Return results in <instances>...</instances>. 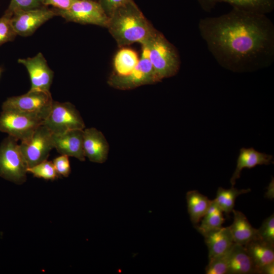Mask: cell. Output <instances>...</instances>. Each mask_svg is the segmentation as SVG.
<instances>
[{
	"mask_svg": "<svg viewBox=\"0 0 274 274\" xmlns=\"http://www.w3.org/2000/svg\"><path fill=\"white\" fill-rule=\"evenodd\" d=\"M202 39L217 62L234 72L255 71L274 60V26L265 14L233 8L201 19Z\"/></svg>",
	"mask_w": 274,
	"mask_h": 274,
	"instance_id": "6da1fadb",
	"label": "cell"
},
{
	"mask_svg": "<svg viewBox=\"0 0 274 274\" xmlns=\"http://www.w3.org/2000/svg\"><path fill=\"white\" fill-rule=\"evenodd\" d=\"M107 28L118 46L146 44L156 29L133 0L115 9L109 16Z\"/></svg>",
	"mask_w": 274,
	"mask_h": 274,
	"instance_id": "7a4b0ae2",
	"label": "cell"
},
{
	"mask_svg": "<svg viewBox=\"0 0 274 274\" xmlns=\"http://www.w3.org/2000/svg\"><path fill=\"white\" fill-rule=\"evenodd\" d=\"M142 46L147 48L149 59L159 81L178 73L181 61L178 51L162 33L156 30Z\"/></svg>",
	"mask_w": 274,
	"mask_h": 274,
	"instance_id": "3957f363",
	"label": "cell"
},
{
	"mask_svg": "<svg viewBox=\"0 0 274 274\" xmlns=\"http://www.w3.org/2000/svg\"><path fill=\"white\" fill-rule=\"evenodd\" d=\"M16 139L9 135L0 145V177L17 184L26 180L28 168Z\"/></svg>",
	"mask_w": 274,
	"mask_h": 274,
	"instance_id": "277c9868",
	"label": "cell"
},
{
	"mask_svg": "<svg viewBox=\"0 0 274 274\" xmlns=\"http://www.w3.org/2000/svg\"><path fill=\"white\" fill-rule=\"evenodd\" d=\"M53 100L50 91L29 90L26 93L8 98L2 105V110L19 111L43 121L51 110Z\"/></svg>",
	"mask_w": 274,
	"mask_h": 274,
	"instance_id": "5b68a950",
	"label": "cell"
},
{
	"mask_svg": "<svg viewBox=\"0 0 274 274\" xmlns=\"http://www.w3.org/2000/svg\"><path fill=\"white\" fill-rule=\"evenodd\" d=\"M43 124L54 134H61L72 130H83L85 127L79 112L74 105L69 102L54 100Z\"/></svg>",
	"mask_w": 274,
	"mask_h": 274,
	"instance_id": "8992f818",
	"label": "cell"
},
{
	"mask_svg": "<svg viewBox=\"0 0 274 274\" xmlns=\"http://www.w3.org/2000/svg\"><path fill=\"white\" fill-rule=\"evenodd\" d=\"M59 15L68 22L93 24L107 27L109 17L98 1L76 0L66 10L53 9Z\"/></svg>",
	"mask_w": 274,
	"mask_h": 274,
	"instance_id": "52a82bcc",
	"label": "cell"
},
{
	"mask_svg": "<svg viewBox=\"0 0 274 274\" xmlns=\"http://www.w3.org/2000/svg\"><path fill=\"white\" fill-rule=\"evenodd\" d=\"M160 82L149 59L147 48L142 47V56L134 69L128 75L113 74L108 79L109 85L117 89L130 90Z\"/></svg>",
	"mask_w": 274,
	"mask_h": 274,
	"instance_id": "ba28073f",
	"label": "cell"
},
{
	"mask_svg": "<svg viewBox=\"0 0 274 274\" xmlns=\"http://www.w3.org/2000/svg\"><path fill=\"white\" fill-rule=\"evenodd\" d=\"M44 121L19 111L2 110L0 115V131L21 142L28 139Z\"/></svg>",
	"mask_w": 274,
	"mask_h": 274,
	"instance_id": "9c48e42d",
	"label": "cell"
},
{
	"mask_svg": "<svg viewBox=\"0 0 274 274\" xmlns=\"http://www.w3.org/2000/svg\"><path fill=\"white\" fill-rule=\"evenodd\" d=\"M20 150L28 167L46 160L54 148L53 133L41 125L27 140L21 142Z\"/></svg>",
	"mask_w": 274,
	"mask_h": 274,
	"instance_id": "30bf717a",
	"label": "cell"
},
{
	"mask_svg": "<svg viewBox=\"0 0 274 274\" xmlns=\"http://www.w3.org/2000/svg\"><path fill=\"white\" fill-rule=\"evenodd\" d=\"M54 9L40 8L14 13L11 18L17 35L27 37L32 35L42 24L56 16Z\"/></svg>",
	"mask_w": 274,
	"mask_h": 274,
	"instance_id": "8fae6325",
	"label": "cell"
},
{
	"mask_svg": "<svg viewBox=\"0 0 274 274\" xmlns=\"http://www.w3.org/2000/svg\"><path fill=\"white\" fill-rule=\"evenodd\" d=\"M27 69L31 81L30 90L50 91L54 73L41 53L32 57L18 59Z\"/></svg>",
	"mask_w": 274,
	"mask_h": 274,
	"instance_id": "7c38bea8",
	"label": "cell"
},
{
	"mask_svg": "<svg viewBox=\"0 0 274 274\" xmlns=\"http://www.w3.org/2000/svg\"><path fill=\"white\" fill-rule=\"evenodd\" d=\"M83 147L85 157L90 161L102 163L107 160L109 145L102 133L96 128L84 129Z\"/></svg>",
	"mask_w": 274,
	"mask_h": 274,
	"instance_id": "4fadbf2b",
	"label": "cell"
},
{
	"mask_svg": "<svg viewBox=\"0 0 274 274\" xmlns=\"http://www.w3.org/2000/svg\"><path fill=\"white\" fill-rule=\"evenodd\" d=\"M83 130H72L61 134H53L54 148L61 155L74 157L81 161H85Z\"/></svg>",
	"mask_w": 274,
	"mask_h": 274,
	"instance_id": "5bb4252c",
	"label": "cell"
},
{
	"mask_svg": "<svg viewBox=\"0 0 274 274\" xmlns=\"http://www.w3.org/2000/svg\"><path fill=\"white\" fill-rule=\"evenodd\" d=\"M201 8L206 12L211 11L220 3H227L233 8L245 11L266 14L274 8V0H197Z\"/></svg>",
	"mask_w": 274,
	"mask_h": 274,
	"instance_id": "9a60e30c",
	"label": "cell"
},
{
	"mask_svg": "<svg viewBox=\"0 0 274 274\" xmlns=\"http://www.w3.org/2000/svg\"><path fill=\"white\" fill-rule=\"evenodd\" d=\"M203 236L208 249L209 260L227 253L234 244L229 227H222Z\"/></svg>",
	"mask_w": 274,
	"mask_h": 274,
	"instance_id": "2e32d148",
	"label": "cell"
},
{
	"mask_svg": "<svg viewBox=\"0 0 274 274\" xmlns=\"http://www.w3.org/2000/svg\"><path fill=\"white\" fill-rule=\"evenodd\" d=\"M273 156L255 150L253 148H242L237 160L236 168L231 177L230 182L232 186L240 178L241 173L244 168H251L258 165H268L272 162Z\"/></svg>",
	"mask_w": 274,
	"mask_h": 274,
	"instance_id": "e0dca14e",
	"label": "cell"
},
{
	"mask_svg": "<svg viewBox=\"0 0 274 274\" xmlns=\"http://www.w3.org/2000/svg\"><path fill=\"white\" fill-rule=\"evenodd\" d=\"M252 273L257 271L245 247L234 243L229 254L227 274Z\"/></svg>",
	"mask_w": 274,
	"mask_h": 274,
	"instance_id": "ac0fdd59",
	"label": "cell"
},
{
	"mask_svg": "<svg viewBox=\"0 0 274 274\" xmlns=\"http://www.w3.org/2000/svg\"><path fill=\"white\" fill-rule=\"evenodd\" d=\"M232 212L234 220L229 228L234 243L244 246L258 238L257 229L251 225L245 215L239 211L233 210Z\"/></svg>",
	"mask_w": 274,
	"mask_h": 274,
	"instance_id": "d6986e66",
	"label": "cell"
},
{
	"mask_svg": "<svg viewBox=\"0 0 274 274\" xmlns=\"http://www.w3.org/2000/svg\"><path fill=\"white\" fill-rule=\"evenodd\" d=\"M244 247L255 265L257 273H260L262 267L274 262V244L257 238L250 242Z\"/></svg>",
	"mask_w": 274,
	"mask_h": 274,
	"instance_id": "ffe728a7",
	"label": "cell"
},
{
	"mask_svg": "<svg viewBox=\"0 0 274 274\" xmlns=\"http://www.w3.org/2000/svg\"><path fill=\"white\" fill-rule=\"evenodd\" d=\"M186 201L190 220L195 228L207 213L212 200L197 190H191L186 193Z\"/></svg>",
	"mask_w": 274,
	"mask_h": 274,
	"instance_id": "44dd1931",
	"label": "cell"
},
{
	"mask_svg": "<svg viewBox=\"0 0 274 274\" xmlns=\"http://www.w3.org/2000/svg\"><path fill=\"white\" fill-rule=\"evenodd\" d=\"M139 59L137 53L134 50L127 48H122L114 57V74L119 76L129 74L136 66Z\"/></svg>",
	"mask_w": 274,
	"mask_h": 274,
	"instance_id": "7402d4cb",
	"label": "cell"
},
{
	"mask_svg": "<svg viewBox=\"0 0 274 274\" xmlns=\"http://www.w3.org/2000/svg\"><path fill=\"white\" fill-rule=\"evenodd\" d=\"M224 221L223 212L214 199L202 217L200 224L195 228L203 235L210 231L221 228Z\"/></svg>",
	"mask_w": 274,
	"mask_h": 274,
	"instance_id": "603a6c76",
	"label": "cell"
},
{
	"mask_svg": "<svg viewBox=\"0 0 274 274\" xmlns=\"http://www.w3.org/2000/svg\"><path fill=\"white\" fill-rule=\"evenodd\" d=\"M250 191V189L239 190L234 188V186H232L230 188L227 189L219 187L214 200L222 212L228 215L233 210L236 197L239 195Z\"/></svg>",
	"mask_w": 274,
	"mask_h": 274,
	"instance_id": "cb8c5ba5",
	"label": "cell"
},
{
	"mask_svg": "<svg viewBox=\"0 0 274 274\" xmlns=\"http://www.w3.org/2000/svg\"><path fill=\"white\" fill-rule=\"evenodd\" d=\"M27 172L31 173L35 177L45 180H54L59 177L53 162L47 160L28 167Z\"/></svg>",
	"mask_w": 274,
	"mask_h": 274,
	"instance_id": "d4e9b609",
	"label": "cell"
},
{
	"mask_svg": "<svg viewBox=\"0 0 274 274\" xmlns=\"http://www.w3.org/2000/svg\"><path fill=\"white\" fill-rule=\"evenodd\" d=\"M43 6V0H11L5 13L12 17L15 13L37 9Z\"/></svg>",
	"mask_w": 274,
	"mask_h": 274,
	"instance_id": "484cf974",
	"label": "cell"
},
{
	"mask_svg": "<svg viewBox=\"0 0 274 274\" xmlns=\"http://www.w3.org/2000/svg\"><path fill=\"white\" fill-rule=\"evenodd\" d=\"M231 249L227 253L209 260V264L206 267V273L227 274Z\"/></svg>",
	"mask_w": 274,
	"mask_h": 274,
	"instance_id": "4316f807",
	"label": "cell"
},
{
	"mask_svg": "<svg viewBox=\"0 0 274 274\" xmlns=\"http://www.w3.org/2000/svg\"><path fill=\"white\" fill-rule=\"evenodd\" d=\"M11 16L4 13L0 18V46L14 40L17 34L11 21Z\"/></svg>",
	"mask_w": 274,
	"mask_h": 274,
	"instance_id": "83f0119b",
	"label": "cell"
},
{
	"mask_svg": "<svg viewBox=\"0 0 274 274\" xmlns=\"http://www.w3.org/2000/svg\"><path fill=\"white\" fill-rule=\"evenodd\" d=\"M259 239L274 244V216L273 214L266 218L261 226L257 229Z\"/></svg>",
	"mask_w": 274,
	"mask_h": 274,
	"instance_id": "f1b7e54d",
	"label": "cell"
},
{
	"mask_svg": "<svg viewBox=\"0 0 274 274\" xmlns=\"http://www.w3.org/2000/svg\"><path fill=\"white\" fill-rule=\"evenodd\" d=\"M53 163L59 176L67 177L71 171L68 156L65 155H61L55 158Z\"/></svg>",
	"mask_w": 274,
	"mask_h": 274,
	"instance_id": "f546056e",
	"label": "cell"
},
{
	"mask_svg": "<svg viewBox=\"0 0 274 274\" xmlns=\"http://www.w3.org/2000/svg\"><path fill=\"white\" fill-rule=\"evenodd\" d=\"M130 0H98L106 14L109 16L117 8Z\"/></svg>",
	"mask_w": 274,
	"mask_h": 274,
	"instance_id": "4dcf8cb0",
	"label": "cell"
},
{
	"mask_svg": "<svg viewBox=\"0 0 274 274\" xmlns=\"http://www.w3.org/2000/svg\"><path fill=\"white\" fill-rule=\"evenodd\" d=\"M76 0H43L44 6H52L59 10L68 9Z\"/></svg>",
	"mask_w": 274,
	"mask_h": 274,
	"instance_id": "1f68e13d",
	"label": "cell"
},
{
	"mask_svg": "<svg viewBox=\"0 0 274 274\" xmlns=\"http://www.w3.org/2000/svg\"><path fill=\"white\" fill-rule=\"evenodd\" d=\"M274 262L266 264L260 270V274H273Z\"/></svg>",
	"mask_w": 274,
	"mask_h": 274,
	"instance_id": "d6a6232c",
	"label": "cell"
},
{
	"mask_svg": "<svg viewBox=\"0 0 274 274\" xmlns=\"http://www.w3.org/2000/svg\"><path fill=\"white\" fill-rule=\"evenodd\" d=\"M273 179H271L270 183L267 187V191L265 194V197L268 199H273L274 198V183Z\"/></svg>",
	"mask_w": 274,
	"mask_h": 274,
	"instance_id": "836d02e7",
	"label": "cell"
},
{
	"mask_svg": "<svg viewBox=\"0 0 274 274\" xmlns=\"http://www.w3.org/2000/svg\"><path fill=\"white\" fill-rule=\"evenodd\" d=\"M1 73H2V69L0 68V76H1Z\"/></svg>",
	"mask_w": 274,
	"mask_h": 274,
	"instance_id": "e575fe53",
	"label": "cell"
}]
</instances>
